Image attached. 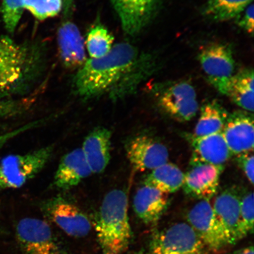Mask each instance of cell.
Instances as JSON below:
<instances>
[{"instance_id": "obj_1", "label": "cell", "mask_w": 254, "mask_h": 254, "mask_svg": "<svg viewBox=\"0 0 254 254\" xmlns=\"http://www.w3.org/2000/svg\"><path fill=\"white\" fill-rule=\"evenodd\" d=\"M151 53L128 43L116 44L107 55L87 60L76 73L75 94L85 100L109 94L113 100L131 94L156 70Z\"/></svg>"}, {"instance_id": "obj_2", "label": "cell", "mask_w": 254, "mask_h": 254, "mask_svg": "<svg viewBox=\"0 0 254 254\" xmlns=\"http://www.w3.org/2000/svg\"><path fill=\"white\" fill-rule=\"evenodd\" d=\"M95 231L103 254H123L128 249L132 230L125 190H113L104 196L97 215Z\"/></svg>"}, {"instance_id": "obj_3", "label": "cell", "mask_w": 254, "mask_h": 254, "mask_svg": "<svg viewBox=\"0 0 254 254\" xmlns=\"http://www.w3.org/2000/svg\"><path fill=\"white\" fill-rule=\"evenodd\" d=\"M37 57L28 48L0 36V100L22 90L34 72Z\"/></svg>"}, {"instance_id": "obj_4", "label": "cell", "mask_w": 254, "mask_h": 254, "mask_svg": "<svg viewBox=\"0 0 254 254\" xmlns=\"http://www.w3.org/2000/svg\"><path fill=\"white\" fill-rule=\"evenodd\" d=\"M141 254H211L187 222L155 230Z\"/></svg>"}, {"instance_id": "obj_5", "label": "cell", "mask_w": 254, "mask_h": 254, "mask_svg": "<svg viewBox=\"0 0 254 254\" xmlns=\"http://www.w3.org/2000/svg\"><path fill=\"white\" fill-rule=\"evenodd\" d=\"M54 146L24 155H11L0 163V190L20 188L43 169L52 157Z\"/></svg>"}, {"instance_id": "obj_6", "label": "cell", "mask_w": 254, "mask_h": 254, "mask_svg": "<svg viewBox=\"0 0 254 254\" xmlns=\"http://www.w3.org/2000/svg\"><path fill=\"white\" fill-rule=\"evenodd\" d=\"M158 106L168 116L186 122L196 116L199 109L195 88L186 81L165 82L153 89Z\"/></svg>"}, {"instance_id": "obj_7", "label": "cell", "mask_w": 254, "mask_h": 254, "mask_svg": "<svg viewBox=\"0 0 254 254\" xmlns=\"http://www.w3.org/2000/svg\"><path fill=\"white\" fill-rule=\"evenodd\" d=\"M198 60L208 81L222 94L227 95L235 72V60L230 46L212 43L202 47Z\"/></svg>"}, {"instance_id": "obj_8", "label": "cell", "mask_w": 254, "mask_h": 254, "mask_svg": "<svg viewBox=\"0 0 254 254\" xmlns=\"http://www.w3.org/2000/svg\"><path fill=\"white\" fill-rule=\"evenodd\" d=\"M187 223L207 247L211 254L223 253L231 246L221 225L215 217L210 201L199 200L187 215Z\"/></svg>"}, {"instance_id": "obj_9", "label": "cell", "mask_w": 254, "mask_h": 254, "mask_svg": "<svg viewBox=\"0 0 254 254\" xmlns=\"http://www.w3.org/2000/svg\"><path fill=\"white\" fill-rule=\"evenodd\" d=\"M16 236L26 254H62L52 228L40 219H22L16 227Z\"/></svg>"}, {"instance_id": "obj_10", "label": "cell", "mask_w": 254, "mask_h": 254, "mask_svg": "<svg viewBox=\"0 0 254 254\" xmlns=\"http://www.w3.org/2000/svg\"><path fill=\"white\" fill-rule=\"evenodd\" d=\"M42 208L48 217L69 236L84 237L91 230L87 216L78 206L61 196L47 199L43 203Z\"/></svg>"}, {"instance_id": "obj_11", "label": "cell", "mask_w": 254, "mask_h": 254, "mask_svg": "<svg viewBox=\"0 0 254 254\" xmlns=\"http://www.w3.org/2000/svg\"><path fill=\"white\" fill-rule=\"evenodd\" d=\"M224 166H215L190 160L189 170L184 174L182 188L187 195L198 200H210L217 194Z\"/></svg>"}, {"instance_id": "obj_12", "label": "cell", "mask_w": 254, "mask_h": 254, "mask_svg": "<svg viewBox=\"0 0 254 254\" xmlns=\"http://www.w3.org/2000/svg\"><path fill=\"white\" fill-rule=\"evenodd\" d=\"M127 158L136 171L153 170L168 163L169 152L166 146L146 135L135 136L125 145Z\"/></svg>"}, {"instance_id": "obj_13", "label": "cell", "mask_w": 254, "mask_h": 254, "mask_svg": "<svg viewBox=\"0 0 254 254\" xmlns=\"http://www.w3.org/2000/svg\"><path fill=\"white\" fill-rule=\"evenodd\" d=\"M119 15L123 30L135 36L150 23L157 11L160 0H111Z\"/></svg>"}, {"instance_id": "obj_14", "label": "cell", "mask_w": 254, "mask_h": 254, "mask_svg": "<svg viewBox=\"0 0 254 254\" xmlns=\"http://www.w3.org/2000/svg\"><path fill=\"white\" fill-rule=\"evenodd\" d=\"M222 134L232 155L253 152L254 145V116L245 110L228 114Z\"/></svg>"}, {"instance_id": "obj_15", "label": "cell", "mask_w": 254, "mask_h": 254, "mask_svg": "<svg viewBox=\"0 0 254 254\" xmlns=\"http://www.w3.org/2000/svg\"><path fill=\"white\" fill-rule=\"evenodd\" d=\"M212 205L216 219L223 228L231 246L240 241L241 196L232 189L222 190L214 196Z\"/></svg>"}, {"instance_id": "obj_16", "label": "cell", "mask_w": 254, "mask_h": 254, "mask_svg": "<svg viewBox=\"0 0 254 254\" xmlns=\"http://www.w3.org/2000/svg\"><path fill=\"white\" fill-rule=\"evenodd\" d=\"M170 202L169 194L143 184L135 193L133 208L143 223L154 227L163 217Z\"/></svg>"}, {"instance_id": "obj_17", "label": "cell", "mask_w": 254, "mask_h": 254, "mask_svg": "<svg viewBox=\"0 0 254 254\" xmlns=\"http://www.w3.org/2000/svg\"><path fill=\"white\" fill-rule=\"evenodd\" d=\"M92 174L81 148L75 149L62 158L53 185L58 190H68L78 186Z\"/></svg>"}, {"instance_id": "obj_18", "label": "cell", "mask_w": 254, "mask_h": 254, "mask_svg": "<svg viewBox=\"0 0 254 254\" xmlns=\"http://www.w3.org/2000/svg\"><path fill=\"white\" fill-rule=\"evenodd\" d=\"M111 132L98 127L85 138L81 150L92 173L101 174L106 169L111 158Z\"/></svg>"}, {"instance_id": "obj_19", "label": "cell", "mask_w": 254, "mask_h": 254, "mask_svg": "<svg viewBox=\"0 0 254 254\" xmlns=\"http://www.w3.org/2000/svg\"><path fill=\"white\" fill-rule=\"evenodd\" d=\"M60 57L66 68H80L86 61L83 39L78 28L72 21L66 20L57 32Z\"/></svg>"}, {"instance_id": "obj_20", "label": "cell", "mask_w": 254, "mask_h": 254, "mask_svg": "<svg viewBox=\"0 0 254 254\" xmlns=\"http://www.w3.org/2000/svg\"><path fill=\"white\" fill-rule=\"evenodd\" d=\"M189 138L193 151L192 158L196 160L215 166H224L232 155L222 132Z\"/></svg>"}, {"instance_id": "obj_21", "label": "cell", "mask_w": 254, "mask_h": 254, "mask_svg": "<svg viewBox=\"0 0 254 254\" xmlns=\"http://www.w3.org/2000/svg\"><path fill=\"white\" fill-rule=\"evenodd\" d=\"M184 180L182 170L174 164L167 163L151 171L144 184L170 194L182 188Z\"/></svg>"}, {"instance_id": "obj_22", "label": "cell", "mask_w": 254, "mask_h": 254, "mask_svg": "<svg viewBox=\"0 0 254 254\" xmlns=\"http://www.w3.org/2000/svg\"><path fill=\"white\" fill-rule=\"evenodd\" d=\"M254 71L243 69L231 79L227 95L235 104L249 112H254Z\"/></svg>"}, {"instance_id": "obj_23", "label": "cell", "mask_w": 254, "mask_h": 254, "mask_svg": "<svg viewBox=\"0 0 254 254\" xmlns=\"http://www.w3.org/2000/svg\"><path fill=\"white\" fill-rule=\"evenodd\" d=\"M227 111L217 101L203 106L193 136L199 137L221 132L228 118Z\"/></svg>"}, {"instance_id": "obj_24", "label": "cell", "mask_w": 254, "mask_h": 254, "mask_svg": "<svg viewBox=\"0 0 254 254\" xmlns=\"http://www.w3.org/2000/svg\"><path fill=\"white\" fill-rule=\"evenodd\" d=\"M253 0H208L206 14L213 20L225 21L238 17Z\"/></svg>"}, {"instance_id": "obj_25", "label": "cell", "mask_w": 254, "mask_h": 254, "mask_svg": "<svg viewBox=\"0 0 254 254\" xmlns=\"http://www.w3.org/2000/svg\"><path fill=\"white\" fill-rule=\"evenodd\" d=\"M114 37L103 25L91 28L87 36L86 47L91 59L101 58L107 55L113 47Z\"/></svg>"}, {"instance_id": "obj_26", "label": "cell", "mask_w": 254, "mask_h": 254, "mask_svg": "<svg viewBox=\"0 0 254 254\" xmlns=\"http://www.w3.org/2000/svg\"><path fill=\"white\" fill-rule=\"evenodd\" d=\"M24 9L40 21L55 17L63 7V0H23Z\"/></svg>"}, {"instance_id": "obj_27", "label": "cell", "mask_w": 254, "mask_h": 254, "mask_svg": "<svg viewBox=\"0 0 254 254\" xmlns=\"http://www.w3.org/2000/svg\"><path fill=\"white\" fill-rule=\"evenodd\" d=\"M254 202L252 191L248 192L241 197L240 240L254 231Z\"/></svg>"}, {"instance_id": "obj_28", "label": "cell", "mask_w": 254, "mask_h": 254, "mask_svg": "<svg viewBox=\"0 0 254 254\" xmlns=\"http://www.w3.org/2000/svg\"><path fill=\"white\" fill-rule=\"evenodd\" d=\"M24 11L23 0H2L1 13L6 30L12 34Z\"/></svg>"}, {"instance_id": "obj_29", "label": "cell", "mask_w": 254, "mask_h": 254, "mask_svg": "<svg viewBox=\"0 0 254 254\" xmlns=\"http://www.w3.org/2000/svg\"><path fill=\"white\" fill-rule=\"evenodd\" d=\"M237 162L250 183L253 185L254 180V159L253 152L238 155Z\"/></svg>"}, {"instance_id": "obj_30", "label": "cell", "mask_w": 254, "mask_h": 254, "mask_svg": "<svg viewBox=\"0 0 254 254\" xmlns=\"http://www.w3.org/2000/svg\"><path fill=\"white\" fill-rule=\"evenodd\" d=\"M24 104L20 101L0 100V117H11L17 115L24 110Z\"/></svg>"}, {"instance_id": "obj_31", "label": "cell", "mask_w": 254, "mask_h": 254, "mask_svg": "<svg viewBox=\"0 0 254 254\" xmlns=\"http://www.w3.org/2000/svg\"><path fill=\"white\" fill-rule=\"evenodd\" d=\"M254 5L251 4L244 9L242 14L238 16V24L247 33L253 35L254 33Z\"/></svg>"}, {"instance_id": "obj_32", "label": "cell", "mask_w": 254, "mask_h": 254, "mask_svg": "<svg viewBox=\"0 0 254 254\" xmlns=\"http://www.w3.org/2000/svg\"><path fill=\"white\" fill-rule=\"evenodd\" d=\"M63 14L65 17H70L74 9V0H63Z\"/></svg>"}, {"instance_id": "obj_33", "label": "cell", "mask_w": 254, "mask_h": 254, "mask_svg": "<svg viewBox=\"0 0 254 254\" xmlns=\"http://www.w3.org/2000/svg\"><path fill=\"white\" fill-rule=\"evenodd\" d=\"M23 129H19L18 130H16V131L7 133V134H5L3 135H0V144H2V143H4L5 141L8 140V139L12 136H15L18 134L19 132L23 131Z\"/></svg>"}, {"instance_id": "obj_34", "label": "cell", "mask_w": 254, "mask_h": 254, "mask_svg": "<svg viewBox=\"0 0 254 254\" xmlns=\"http://www.w3.org/2000/svg\"><path fill=\"white\" fill-rule=\"evenodd\" d=\"M232 254H254L253 246H249L239 250Z\"/></svg>"}]
</instances>
